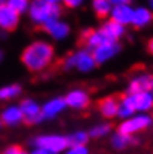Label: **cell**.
I'll return each instance as SVG.
<instances>
[{
	"instance_id": "1",
	"label": "cell",
	"mask_w": 153,
	"mask_h": 154,
	"mask_svg": "<svg viewBox=\"0 0 153 154\" xmlns=\"http://www.w3.org/2000/svg\"><path fill=\"white\" fill-rule=\"evenodd\" d=\"M54 58H55V48L51 42L34 40L24 48L21 54V62L28 71L40 73L54 62Z\"/></svg>"
},
{
	"instance_id": "2",
	"label": "cell",
	"mask_w": 153,
	"mask_h": 154,
	"mask_svg": "<svg viewBox=\"0 0 153 154\" xmlns=\"http://www.w3.org/2000/svg\"><path fill=\"white\" fill-rule=\"evenodd\" d=\"M61 14H62V9L59 5L46 3L43 0H31L28 12H27L30 21L39 27H43L49 21L61 18Z\"/></svg>"
},
{
	"instance_id": "3",
	"label": "cell",
	"mask_w": 153,
	"mask_h": 154,
	"mask_svg": "<svg viewBox=\"0 0 153 154\" xmlns=\"http://www.w3.org/2000/svg\"><path fill=\"white\" fill-rule=\"evenodd\" d=\"M97 67V62L92 52L86 48L77 49L69 54L62 61V68L67 71H79V73H91Z\"/></svg>"
},
{
	"instance_id": "4",
	"label": "cell",
	"mask_w": 153,
	"mask_h": 154,
	"mask_svg": "<svg viewBox=\"0 0 153 154\" xmlns=\"http://www.w3.org/2000/svg\"><path fill=\"white\" fill-rule=\"evenodd\" d=\"M33 148H43L54 154H62L69 148L67 136L61 134H42L36 135L28 142Z\"/></svg>"
},
{
	"instance_id": "5",
	"label": "cell",
	"mask_w": 153,
	"mask_h": 154,
	"mask_svg": "<svg viewBox=\"0 0 153 154\" xmlns=\"http://www.w3.org/2000/svg\"><path fill=\"white\" fill-rule=\"evenodd\" d=\"M152 125H153V119L149 113H137V114L122 120L119 128H117V131L122 132V134L135 136L137 134L149 129Z\"/></svg>"
},
{
	"instance_id": "6",
	"label": "cell",
	"mask_w": 153,
	"mask_h": 154,
	"mask_svg": "<svg viewBox=\"0 0 153 154\" xmlns=\"http://www.w3.org/2000/svg\"><path fill=\"white\" fill-rule=\"evenodd\" d=\"M120 51H122V46L119 42H106L91 52H92V57L95 59L97 65H103L117 57Z\"/></svg>"
},
{
	"instance_id": "7",
	"label": "cell",
	"mask_w": 153,
	"mask_h": 154,
	"mask_svg": "<svg viewBox=\"0 0 153 154\" xmlns=\"http://www.w3.org/2000/svg\"><path fill=\"white\" fill-rule=\"evenodd\" d=\"M19 108L24 116V122L27 125L42 123V105L33 98H24L19 102Z\"/></svg>"
},
{
	"instance_id": "8",
	"label": "cell",
	"mask_w": 153,
	"mask_h": 154,
	"mask_svg": "<svg viewBox=\"0 0 153 154\" xmlns=\"http://www.w3.org/2000/svg\"><path fill=\"white\" fill-rule=\"evenodd\" d=\"M43 31L52 38V40H57V42H62L70 36L72 33V28L69 25V22H65L64 19L58 18L54 21H49L48 24H45L43 27Z\"/></svg>"
},
{
	"instance_id": "9",
	"label": "cell",
	"mask_w": 153,
	"mask_h": 154,
	"mask_svg": "<svg viewBox=\"0 0 153 154\" xmlns=\"http://www.w3.org/2000/svg\"><path fill=\"white\" fill-rule=\"evenodd\" d=\"M135 113H150L153 111V91L138 92V94H125Z\"/></svg>"
},
{
	"instance_id": "10",
	"label": "cell",
	"mask_w": 153,
	"mask_h": 154,
	"mask_svg": "<svg viewBox=\"0 0 153 154\" xmlns=\"http://www.w3.org/2000/svg\"><path fill=\"white\" fill-rule=\"evenodd\" d=\"M67 108L64 96H54L42 104V122L54 120Z\"/></svg>"
},
{
	"instance_id": "11",
	"label": "cell",
	"mask_w": 153,
	"mask_h": 154,
	"mask_svg": "<svg viewBox=\"0 0 153 154\" xmlns=\"http://www.w3.org/2000/svg\"><path fill=\"white\" fill-rule=\"evenodd\" d=\"M64 101H65V105L67 108H72V110H85L89 102H91V96L86 91L83 89H72L69 91L65 95H64Z\"/></svg>"
},
{
	"instance_id": "12",
	"label": "cell",
	"mask_w": 153,
	"mask_h": 154,
	"mask_svg": "<svg viewBox=\"0 0 153 154\" xmlns=\"http://www.w3.org/2000/svg\"><path fill=\"white\" fill-rule=\"evenodd\" d=\"M153 91V74L149 73H140L131 77L126 86V94H138V92H147Z\"/></svg>"
},
{
	"instance_id": "13",
	"label": "cell",
	"mask_w": 153,
	"mask_h": 154,
	"mask_svg": "<svg viewBox=\"0 0 153 154\" xmlns=\"http://www.w3.org/2000/svg\"><path fill=\"white\" fill-rule=\"evenodd\" d=\"M19 15L6 3L0 6V30L2 31H14L19 24Z\"/></svg>"
},
{
	"instance_id": "14",
	"label": "cell",
	"mask_w": 153,
	"mask_h": 154,
	"mask_svg": "<svg viewBox=\"0 0 153 154\" xmlns=\"http://www.w3.org/2000/svg\"><path fill=\"white\" fill-rule=\"evenodd\" d=\"M98 30L101 31V34L106 37L107 42H119L126 34V27L117 24L112 19H107L106 22H103Z\"/></svg>"
},
{
	"instance_id": "15",
	"label": "cell",
	"mask_w": 153,
	"mask_h": 154,
	"mask_svg": "<svg viewBox=\"0 0 153 154\" xmlns=\"http://www.w3.org/2000/svg\"><path fill=\"white\" fill-rule=\"evenodd\" d=\"M0 119L3 122V126H18L24 122V116L19 108V104H11L8 107H5L0 113Z\"/></svg>"
},
{
	"instance_id": "16",
	"label": "cell",
	"mask_w": 153,
	"mask_h": 154,
	"mask_svg": "<svg viewBox=\"0 0 153 154\" xmlns=\"http://www.w3.org/2000/svg\"><path fill=\"white\" fill-rule=\"evenodd\" d=\"M132 14H134V8L131 5H117V6H113L109 19L115 21L123 27H128V25H131Z\"/></svg>"
},
{
	"instance_id": "17",
	"label": "cell",
	"mask_w": 153,
	"mask_h": 154,
	"mask_svg": "<svg viewBox=\"0 0 153 154\" xmlns=\"http://www.w3.org/2000/svg\"><path fill=\"white\" fill-rule=\"evenodd\" d=\"M117 111H119V98L116 96H106L98 102V113L106 120H112L117 117Z\"/></svg>"
},
{
	"instance_id": "18",
	"label": "cell",
	"mask_w": 153,
	"mask_h": 154,
	"mask_svg": "<svg viewBox=\"0 0 153 154\" xmlns=\"http://www.w3.org/2000/svg\"><path fill=\"white\" fill-rule=\"evenodd\" d=\"M135 144H138V138L132 136V135H126L122 134L119 131H116L110 135V145L112 148L116 151H123V150H128L129 147H132Z\"/></svg>"
},
{
	"instance_id": "19",
	"label": "cell",
	"mask_w": 153,
	"mask_h": 154,
	"mask_svg": "<svg viewBox=\"0 0 153 154\" xmlns=\"http://www.w3.org/2000/svg\"><path fill=\"white\" fill-rule=\"evenodd\" d=\"M153 22V12L149 6H137L134 8L131 25L134 28H144Z\"/></svg>"
},
{
	"instance_id": "20",
	"label": "cell",
	"mask_w": 153,
	"mask_h": 154,
	"mask_svg": "<svg viewBox=\"0 0 153 154\" xmlns=\"http://www.w3.org/2000/svg\"><path fill=\"white\" fill-rule=\"evenodd\" d=\"M106 42H107L106 37L101 34V31L98 28H95V30H88V31L83 33V45L89 51H94L95 48H98L100 45H103Z\"/></svg>"
},
{
	"instance_id": "21",
	"label": "cell",
	"mask_w": 153,
	"mask_h": 154,
	"mask_svg": "<svg viewBox=\"0 0 153 154\" xmlns=\"http://www.w3.org/2000/svg\"><path fill=\"white\" fill-rule=\"evenodd\" d=\"M91 8L98 18H109L113 5L110 0H91Z\"/></svg>"
},
{
	"instance_id": "22",
	"label": "cell",
	"mask_w": 153,
	"mask_h": 154,
	"mask_svg": "<svg viewBox=\"0 0 153 154\" xmlns=\"http://www.w3.org/2000/svg\"><path fill=\"white\" fill-rule=\"evenodd\" d=\"M22 92V88L18 83H9L0 86V101H11L18 98Z\"/></svg>"
},
{
	"instance_id": "23",
	"label": "cell",
	"mask_w": 153,
	"mask_h": 154,
	"mask_svg": "<svg viewBox=\"0 0 153 154\" xmlns=\"http://www.w3.org/2000/svg\"><path fill=\"white\" fill-rule=\"evenodd\" d=\"M112 134V125L104 122V123H98V125H94L89 131H88V135H89V139H101L104 136H109Z\"/></svg>"
},
{
	"instance_id": "24",
	"label": "cell",
	"mask_w": 153,
	"mask_h": 154,
	"mask_svg": "<svg viewBox=\"0 0 153 154\" xmlns=\"http://www.w3.org/2000/svg\"><path fill=\"white\" fill-rule=\"evenodd\" d=\"M65 136H67L69 147L70 145H88V141H89V135L85 131H75Z\"/></svg>"
},
{
	"instance_id": "25",
	"label": "cell",
	"mask_w": 153,
	"mask_h": 154,
	"mask_svg": "<svg viewBox=\"0 0 153 154\" xmlns=\"http://www.w3.org/2000/svg\"><path fill=\"white\" fill-rule=\"evenodd\" d=\"M134 114H137V113L134 111L132 105L129 104L126 95L119 98V111H117V117H119L120 120H125V119H128V117H131V116H134Z\"/></svg>"
},
{
	"instance_id": "26",
	"label": "cell",
	"mask_w": 153,
	"mask_h": 154,
	"mask_svg": "<svg viewBox=\"0 0 153 154\" xmlns=\"http://www.w3.org/2000/svg\"><path fill=\"white\" fill-rule=\"evenodd\" d=\"M30 3H31V0H6V5L9 8H12L15 12H18L19 15L28 12Z\"/></svg>"
},
{
	"instance_id": "27",
	"label": "cell",
	"mask_w": 153,
	"mask_h": 154,
	"mask_svg": "<svg viewBox=\"0 0 153 154\" xmlns=\"http://www.w3.org/2000/svg\"><path fill=\"white\" fill-rule=\"evenodd\" d=\"M62 154H89L88 145H70Z\"/></svg>"
},
{
	"instance_id": "28",
	"label": "cell",
	"mask_w": 153,
	"mask_h": 154,
	"mask_svg": "<svg viewBox=\"0 0 153 154\" xmlns=\"http://www.w3.org/2000/svg\"><path fill=\"white\" fill-rule=\"evenodd\" d=\"M2 154H28V153L22 147H19V145H9L8 148L3 150Z\"/></svg>"
},
{
	"instance_id": "29",
	"label": "cell",
	"mask_w": 153,
	"mask_h": 154,
	"mask_svg": "<svg viewBox=\"0 0 153 154\" xmlns=\"http://www.w3.org/2000/svg\"><path fill=\"white\" fill-rule=\"evenodd\" d=\"M61 3L69 9H77L85 3V0H61Z\"/></svg>"
},
{
	"instance_id": "30",
	"label": "cell",
	"mask_w": 153,
	"mask_h": 154,
	"mask_svg": "<svg viewBox=\"0 0 153 154\" xmlns=\"http://www.w3.org/2000/svg\"><path fill=\"white\" fill-rule=\"evenodd\" d=\"M113 6H117V5H131L134 0H110Z\"/></svg>"
},
{
	"instance_id": "31",
	"label": "cell",
	"mask_w": 153,
	"mask_h": 154,
	"mask_svg": "<svg viewBox=\"0 0 153 154\" xmlns=\"http://www.w3.org/2000/svg\"><path fill=\"white\" fill-rule=\"evenodd\" d=\"M28 154H54V153L46 151V150H43V148H33L31 151H28Z\"/></svg>"
},
{
	"instance_id": "32",
	"label": "cell",
	"mask_w": 153,
	"mask_h": 154,
	"mask_svg": "<svg viewBox=\"0 0 153 154\" xmlns=\"http://www.w3.org/2000/svg\"><path fill=\"white\" fill-rule=\"evenodd\" d=\"M147 51H149V54L153 57V37L147 42Z\"/></svg>"
},
{
	"instance_id": "33",
	"label": "cell",
	"mask_w": 153,
	"mask_h": 154,
	"mask_svg": "<svg viewBox=\"0 0 153 154\" xmlns=\"http://www.w3.org/2000/svg\"><path fill=\"white\" fill-rule=\"evenodd\" d=\"M43 2H46V3H52V5H59V3H61V0H43Z\"/></svg>"
},
{
	"instance_id": "34",
	"label": "cell",
	"mask_w": 153,
	"mask_h": 154,
	"mask_svg": "<svg viewBox=\"0 0 153 154\" xmlns=\"http://www.w3.org/2000/svg\"><path fill=\"white\" fill-rule=\"evenodd\" d=\"M149 8H150V11L153 12V0H149Z\"/></svg>"
},
{
	"instance_id": "35",
	"label": "cell",
	"mask_w": 153,
	"mask_h": 154,
	"mask_svg": "<svg viewBox=\"0 0 153 154\" xmlns=\"http://www.w3.org/2000/svg\"><path fill=\"white\" fill-rule=\"evenodd\" d=\"M3 58H5V54H3V51H0V62L3 61Z\"/></svg>"
},
{
	"instance_id": "36",
	"label": "cell",
	"mask_w": 153,
	"mask_h": 154,
	"mask_svg": "<svg viewBox=\"0 0 153 154\" xmlns=\"http://www.w3.org/2000/svg\"><path fill=\"white\" fill-rule=\"evenodd\" d=\"M5 3H6V0H0V6H2V5H5Z\"/></svg>"
},
{
	"instance_id": "37",
	"label": "cell",
	"mask_w": 153,
	"mask_h": 154,
	"mask_svg": "<svg viewBox=\"0 0 153 154\" xmlns=\"http://www.w3.org/2000/svg\"><path fill=\"white\" fill-rule=\"evenodd\" d=\"M3 128V122H2V119H0V129Z\"/></svg>"
},
{
	"instance_id": "38",
	"label": "cell",
	"mask_w": 153,
	"mask_h": 154,
	"mask_svg": "<svg viewBox=\"0 0 153 154\" xmlns=\"http://www.w3.org/2000/svg\"><path fill=\"white\" fill-rule=\"evenodd\" d=\"M152 119H153V114H152Z\"/></svg>"
}]
</instances>
